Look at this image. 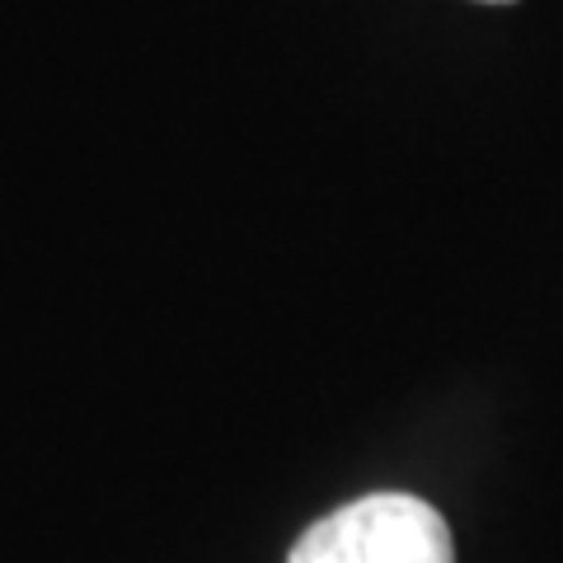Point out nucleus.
I'll use <instances>...</instances> for the list:
<instances>
[{
    "mask_svg": "<svg viewBox=\"0 0 563 563\" xmlns=\"http://www.w3.org/2000/svg\"><path fill=\"white\" fill-rule=\"evenodd\" d=\"M287 563H455V544L432 503L372 493L314 521Z\"/></svg>",
    "mask_w": 563,
    "mask_h": 563,
    "instance_id": "f257e3e1",
    "label": "nucleus"
},
{
    "mask_svg": "<svg viewBox=\"0 0 563 563\" xmlns=\"http://www.w3.org/2000/svg\"><path fill=\"white\" fill-rule=\"evenodd\" d=\"M488 5H507V0H488Z\"/></svg>",
    "mask_w": 563,
    "mask_h": 563,
    "instance_id": "f03ea898",
    "label": "nucleus"
}]
</instances>
